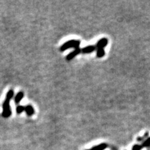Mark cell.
I'll return each instance as SVG.
<instances>
[{"label":"cell","instance_id":"1","mask_svg":"<svg viewBox=\"0 0 150 150\" xmlns=\"http://www.w3.org/2000/svg\"><path fill=\"white\" fill-rule=\"evenodd\" d=\"M81 42L77 40H71L65 42L64 44L62 45L61 47H60V51L65 52V50H68L70 48H74V50L79 48Z\"/></svg>","mask_w":150,"mask_h":150},{"label":"cell","instance_id":"2","mask_svg":"<svg viewBox=\"0 0 150 150\" xmlns=\"http://www.w3.org/2000/svg\"><path fill=\"white\" fill-rule=\"evenodd\" d=\"M10 99L6 98L3 104L2 116L5 118L10 117L11 113H12V111H11V109L10 108Z\"/></svg>","mask_w":150,"mask_h":150},{"label":"cell","instance_id":"3","mask_svg":"<svg viewBox=\"0 0 150 150\" xmlns=\"http://www.w3.org/2000/svg\"><path fill=\"white\" fill-rule=\"evenodd\" d=\"M81 49H80V48L76 49V50H74V51L70 52L68 55H67L65 59H66L67 61H71V60H72L73 59H74L76 56H78L79 54L81 53Z\"/></svg>","mask_w":150,"mask_h":150},{"label":"cell","instance_id":"4","mask_svg":"<svg viewBox=\"0 0 150 150\" xmlns=\"http://www.w3.org/2000/svg\"><path fill=\"white\" fill-rule=\"evenodd\" d=\"M108 39L106 38H103L100 39L98 42H97V45H96V48L97 49H104V47H106L108 45Z\"/></svg>","mask_w":150,"mask_h":150},{"label":"cell","instance_id":"5","mask_svg":"<svg viewBox=\"0 0 150 150\" xmlns=\"http://www.w3.org/2000/svg\"><path fill=\"white\" fill-rule=\"evenodd\" d=\"M96 50L97 48L95 45H89L82 48L81 52L83 54H91V53H93V52Z\"/></svg>","mask_w":150,"mask_h":150},{"label":"cell","instance_id":"6","mask_svg":"<svg viewBox=\"0 0 150 150\" xmlns=\"http://www.w3.org/2000/svg\"><path fill=\"white\" fill-rule=\"evenodd\" d=\"M24 111L26 112V113H27V115L29 116H32L33 114L35 113V110L34 108L31 105H27V106L24 107Z\"/></svg>","mask_w":150,"mask_h":150},{"label":"cell","instance_id":"7","mask_svg":"<svg viewBox=\"0 0 150 150\" xmlns=\"http://www.w3.org/2000/svg\"><path fill=\"white\" fill-rule=\"evenodd\" d=\"M108 147V145L106 143H101L99 145L95 146L92 148V150H104Z\"/></svg>","mask_w":150,"mask_h":150},{"label":"cell","instance_id":"8","mask_svg":"<svg viewBox=\"0 0 150 150\" xmlns=\"http://www.w3.org/2000/svg\"><path fill=\"white\" fill-rule=\"evenodd\" d=\"M23 97H24L23 92H19V93L16 95V97H15V103H16V104H18V103H20V101L22 100Z\"/></svg>","mask_w":150,"mask_h":150},{"label":"cell","instance_id":"9","mask_svg":"<svg viewBox=\"0 0 150 150\" xmlns=\"http://www.w3.org/2000/svg\"><path fill=\"white\" fill-rule=\"evenodd\" d=\"M105 55L104 49H97V58H102Z\"/></svg>","mask_w":150,"mask_h":150},{"label":"cell","instance_id":"10","mask_svg":"<svg viewBox=\"0 0 150 150\" xmlns=\"http://www.w3.org/2000/svg\"><path fill=\"white\" fill-rule=\"evenodd\" d=\"M13 95H14V91H13V90H10L8 93L6 94V99H11L13 97Z\"/></svg>","mask_w":150,"mask_h":150},{"label":"cell","instance_id":"11","mask_svg":"<svg viewBox=\"0 0 150 150\" xmlns=\"http://www.w3.org/2000/svg\"><path fill=\"white\" fill-rule=\"evenodd\" d=\"M24 111V107L23 106H21V105H20V106H17V108H16V112H17V113L20 114Z\"/></svg>","mask_w":150,"mask_h":150},{"label":"cell","instance_id":"12","mask_svg":"<svg viewBox=\"0 0 150 150\" xmlns=\"http://www.w3.org/2000/svg\"><path fill=\"white\" fill-rule=\"evenodd\" d=\"M149 146H150V138H147V139L143 142L142 147H149Z\"/></svg>","mask_w":150,"mask_h":150},{"label":"cell","instance_id":"13","mask_svg":"<svg viewBox=\"0 0 150 150\" xmlns=\"http://www.w3.org/2000/svg\"><path fill=\"white\" fill-rule=\"evenodd\" d=\"M142 148V146H140V145H135L133 146L132 150H141Z\"/></svg>","mask_w":150,"mask_h":150},{"label":"cell","instance_id":"14","mask_svg":"<svg viewBox=\"0 0 150 150\" xmlns=\"http://www.w3.org/2000/svg\"><path fill=\"white\" fill-rule=\"evenodd\" d=\"M86 150H92L91 149H86Z\"/></svg>","mask_w":150,"mask_h":150}]
</instances>
